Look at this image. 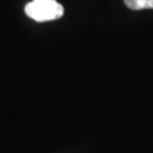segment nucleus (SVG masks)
Masks as SVG:
<instances>
[{"mask_svg":"<svg viewBox=\"0 0 153 153\" xmlns=\"http://www.w3.org/2000/svg\"><path fill=\"white\" fill-rule=\"evenodd\" d=\"M25 14L35 22H49L64 15V7L56 0H33L25 6Z\"/></svg>","mask_w":153,"mask_h":153,"instance_id":"1","label":"nucleus"},{"mask_svg":"<svg viewBox=\"0 0 153 153\" xmlns=\"http://www.w3.org/2000/svg\"><path fill=\"white\" fill-rule=\"evenodd\" d=\"M125 4L131 10L153 9V0H125Z\"/></svg>","mask_w":153,"mask_h":153,"instance_id":"2","label":"nucleus"}]
</instances>
